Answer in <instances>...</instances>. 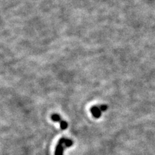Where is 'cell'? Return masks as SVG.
<instances>
[{"label":"cell","mask_w":155,"mask_h":155,"mask_svg":"<svg viewBox=\"0 0 155 155\" xmlns=\"http://www.w3.org/2000/svg\"><path fill=\"white\" fill-rule=\"evenodd\" d=\"M73 144V141L70 139L65 138H62L58 143L56 151H55V155H63L64 154V149L65 148H69L72 146Z\"/></svg>","instance_id":"1"},{"label":"cell","mask_w":155,"mask_h":155,"mask_svg":"<svg viewBox=\"0 0 155 155\" xmlns=\"http://www.w3.org/2000/svg\"><path fill=\"white\" fill-rule=\"evenodd\" d=\"M91 112L93 116L96 118H99L102 115V111L99 109L98 106H93L91 108Z\"/></svg>","instance_id":"2"},{"label":"cell","mask_w":155,"mask_h":155,"mask_svg":"<svg viewBox=\"0 0 155 155\" xmlns=\"http://www.w3.org/2000/svg\"><path fill=\"white\" fill-rule=\"evenodd\" d=\"M51 119L52 121H54V122H60L61 123L63 120L61 118V117H60V115H58V114H53L51 115Z\"/></svg>","instance_id":"3"},{"label":"cell","mask_w":155,"mask_h":155,"mask_svg":"<svg viewBox=\"0 0 155 155\" xmlns=\"http://www.w3.org/2000/svg\"><path fill=\"white\" fill-rule=\"evenodd\" d=\"M67 127H68V123L65 122V121L63 120L62 122L60 123V127H61L62 129H63V130L66 129Z\"/></svg>","instance_id":"4"},{"label":"cell","mask_w":155,"mask_h":155,"mask_svg":"<svg viewBox=\"0 0 155 155\" xmlns=\"http://www.w3.org/2000/svg\"><path fill=\"white\" fill-rule=\"evenodd\" d=\"M98 107L102 111H106L107 109V106H106V105H100V106H98Z\"/></svg>","instance_id":"5"}]
</instances>
